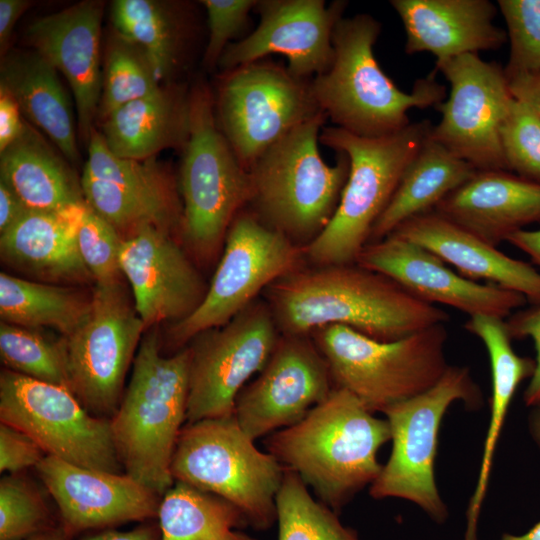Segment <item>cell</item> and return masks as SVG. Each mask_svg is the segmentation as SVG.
Listing matches in <instances>:
<instances>
[{
    "mask_svg": "<svg viewBox=\"0 0 540 540\" xmlns=\"http://www.w3.org/2000/svg\"><path fill=\"white\" fill-rule=\"evenodd\" d=\"M310 337L328 364L334 387L350 392L372 413L427 391L449 367L445 323L388 342L343 325L321 327Z\"/></svg>",
    "mask_w": 540,
    "mask_h": 540,
    "instance_id": "ba28073f",
    "label": "cell"
},
{
    "mask_svg": "<svg viewBox=\"0 0 540 540\" xmlns=\"http://www.w3.org/2000/svg\"><path fill=\"white\" fill-rule=\"evenodd\" d=\"M82 205L65 212L28 210L1 233L2 260L20 271L52 281L76 282L92 277L76 241L77 215Z\"/></svg>",
    "mask_w": 540,
    "mask_h": 540,
    "instance_id": "484cf974",
    "label": "cell"
},
{
    "mask_svg": "<svg viewBox=\"0 0 540 540\" xmlns=\"http://www.w3.org/2000/svg\"><path fill=\"white\" fill-rule=\"evenodd\" d=\"M58 523L41 491L23 472L1 477L0 540H24Z\"/></svg>",
    "mask_w": 540,
    "mask_h": 540,
    "instance_id": "ab89813d",
    "label": "cell"
},
{
    "mask_svg": "<svg viewBox=\"0 0 540 540\" xmlns=\"http://www.w3.org/2000/svg\"><path fill=\"white\" fill-rule=\"evenodd\" d=\"M111 18L116 34L144 54L157 81L169 77L177 63L179 34L166 6L152 0H116Z\"/></svg>",
    "mask_w": 540,
    "mask_h": 540,
    "instance_id": "836d02e7",
    "label": "cell"
},
{
    "mask_svg": "<svg viewBox=\"0 0 540 540\" xmlns=\"http://www.w3.org/2000/svg\"><path fill=\"white\" fill-rule=\"evenodd\" d=\"M85 540H160V528L158 522L146 521L129 531L106 529Z\"/></svg>",
    "mask_w": 540,
    "mask_h": 540,
    "instance_id": "816d5d0a",
    "label": "cell"
},
{
    "mask_svg": "<svg viewBox=\"0 0 540 540\" xmlns=\"http://www.w3.org/2000/svg\"><path fill=\"white\" fill-rule=\"evenodd\" d=\"M0 422L29 435L46 455L90 469L124 471L110 419L92 415L66 387L4 369Z\"/></svg>",
    "mask_w": 540,
    "mask_h": 540,
    "instance_id": "5bb4252c",
    "label": "cell"
},
{
    "mask_svg": "<svg viewBox=\"0 0 540 540\" xmlns=\"http://www.w3.org/2000/svg\"><path fill=\"white\" fill-rule=\"evenodd\" d=\"M103 3L82 1L35 19L26 39L68 81L76 104L79 134L87 144L95 129L102 94L100 34Z\"/></svg>",
    "mask_w": 540,
    "mask_h": 540,
    "instance_id": "7402d4cb",
    "label": "cell"
},
{
    "mask_svg": "<svg viewBox=\"0 0 540 540\" xmlns=\"http://www.w3.org/2000/svg\"><path fill=\"white\" fill-rule=\"evenodd\" d=\"M75 537L59 521L54 527L24 540H74Z\"/></svg>",
    "mask_w": 540,
    "mask_h": 540,
    "instance_id": "db71d44e",
    "label": "cell"
},
{
    "mask_svg": "<svg viewBox=\"0 0 540 540\" xmlns=\"http://www.w3.org/2000/svg\"><path fill=\"white\" fill-rule=\"evenodd\" d=\"M433 211L497 247L540 222V183L507 170H478Z\"/></svg>",
    "mask_w": 540,
    "mask_h": 540,
    "instance_id": "cb8c5ba5",
    "label": "cell"
},
{
    "mask_svg": "<svg viewBox=\"0 0 540 540\" xmlns=\"http://www.w3.org/2000/svg\"><path fill=\"white\" fill-rule=\"evenodd\" d=\"M26 0H0V48L5 53L18 18L29 7Z\"/></svg>",
    "mask_w": 540,
    "mask_h": 540,
    "instance_id": "f907efd6",
    "label": "cell"
},
{
    "mask_svg": "<svg viewBox=\"0 0 540 540\" xmlns=\"http://www.w3.org/2000/svg\"><path fill=\"white\" fill-rule=\"evenodd\" d=\"M334 389L310 336L282 335L258 376L239 393L234 417L254 441L300 421Z\"/></svg>",
    "mask_w": 540,
    "mask_h": 540,
    "instance_id": "e0dca14e",
    "label": "cell"
},
{
    "mask_svg": "<svg viewBox=\"0 0 540 540\" xmlns=\"http://www.w3.org/2000/svg\"><path fill=\"white\" fill-rule=\"evenodd\" d=\"M304 248L264 224L248 208L233 220L200 305L169 330L178 351L198 334L230 321L271 284L305 265Z\"/></svg>",
    "mask_w": 540,
    "mask_h": 540,
    "instance_id": "8fae6325",
    "label": "cell"
},
{
    "mask_svg": "<svg viewBox=\"0 0 540 540\" xmlns=\"http://www.w3.org/2000/svg\"><path fill=\"white\" fill-rule=\"evenodd\" d=\"M511 338L530 337L535 346V369L523 395L525 404L533 407L540 402V306L518 310L505 321Z\"/></svg>",
    "mask_w": 540,
    "mask_h": 540,
    "instance_id": "bcb514c9",
    "label": "cell"
},
{
    "mask_svg": "<svg viewBox=\"0 0 540 540\" xmlns=\"http://www.w3.org/2000/svg\"><path fill=\"white\" fill-rule=\"evenodd\" d=\"M13 96L0 86V152L15 142L24 132L26 124Z\"/></svg>",
    "mask_w": 540,
    "mask_h": 540,
    "instance_id": "7dc6e473",
    "label": "cell"
},
{
    "mask_svg": "<svg viewBox=\"0 0 540 540\" xmlns=\"http://www.w3.org/2000/svg\"><path fill=\"white\" fill-rule=\"evenodd\" d=\"M456 401L477 410L482 407L483 395L468 367L449 365L433 387L383 412L390 427L392 450L370 485L371 497L408 500L438 523L447 519L434 464L442 419Z\"/></svg>",
    "mask_w": 540,
    "mask_h": 540,
    "instance_id": "30bf717a",
    "label": "cell"
},
{
    "mask_svg": "<svg viewBox=\"0 0 540 540\" xmlns=\"http://www.w3.org/2000/svg\"><path fill=\"white\" fill-rule=\"evenodd\" d=\"M501 540H540V521L522 535H503Z\"/></svg>",
    "mask_w": 540,
    "mask_h": 540,
    "instance_id": "9f6ffc18",
    "label": "cell"
},
{
    "mask_svg": "<svg viewBox=\"0 0 540 540\" xmlns=\"http://www.w3.org/2000/svg\"><path fill=\"white\" fill-rule=\"evenodd\" d=\"M500 139L508 170L540 183V116L537 112L513 97L501 124Z\"/></svg>",
    "mask_w": 540,
    "mask_h": 540,
    "instance_id": "60d3db41",
    "label": "cell"
},
{
    "mask_svg": "<svg viewBox=\"0 0 540 540\" xmlns=\"http://www.w3.org/2000/svg\"><path fill=\"white\" fill-rule=\"evenodd\" d=\"M338 515L310 494L296 472L285 468L276 496L278 540H361Z\"/></svg>",
    "mask_w": 540,
    "mask_h": 540,
    "instance_id": "d590c367",
    "label": "cell"
},
{
    "mask_svg": "<svg viewBox=\"0 0 540 540\" xmlns=\"http://www.w3.org/2000/svg\"><path fill=\"white\" fill-rule=\"evenodd\" d=\"M0 86L21 112L70 161L78 159L72 110L58 71L36 51L10 52L1 63Z\"/></svg>",
    "mask_w": 540,
    "mask_h": 540,
    "instance_id": "83f0119b",
    "label": "cell"
},
{
    "mask_svg": "<svg viewBox=\"0 0 540 540\" xmlns=\"http://www.w3.org/2000/svg\"><path fill=\"white\" fill-rule=\"evenodd\" d=\"M90 299L69 288L0 273V316L3 322L36 329L51 327L69 336L88 313Z\"/></svg>",
    "mask_w": 540,
    "mask_h": 540,
    "instance_id": "d6a6232c",
    "label": "cell"
},
{
    "mask_svg": "<svg viewBox=\"0 0 540 540\" xmlns=\"http://www.w3.org/2000/svg\"><path fill=\"white\" fill-rule=\"evenodd\" d=\"M87 205L118 232L129 233L143 225L170 231L179 228L182 204L146 196L83 172L80 180Z\"/></svg>",
    "mask_w": 540,
    "mask_h": 540,
    "instance_id": "e575fe53",
    "label": "cell"
},
{
    "mask_svg": "<svg viewBox=\"0 0 540 540\" xmlns=\"http://www.w3.org/2000/svg\"><path fill=\"white\" fill-rule=\"evenodd\" d=\"M450 84L446 101L435 109L441 120L429 137L476 170H508L500 128L513 98L504 69L478 54L436 62Z\"/></svg>",
    "mask_w": 540,
    "mask_h": 540,
    "instance_id": "2e32d148",
    "label": "cell"
},
{
    "mask_svg": "<svg viewBox=\"0 0 540 540\" xmlns=\"http://www.w3.org/2000/svg\"><path fill=\"white\" fill-rule=\"evenodd\" d=\"M280 337L265 300L191 341L186 423L234 416L247 381L269 360Z\"/></svg>",
    "mask_w": 540,
    "mask_h": 540,
    "instance_id": "9a60e30c",
    "label": "cell"
},
{
    "mask_svg": "<svg viewBox=\"0 0 540 540\" xmlns=\"http://www.w3.org/2000/svg\"><path fill=\"white\" fill-rule=\"evenodd\" d=\"M432 125L429 120L413 122L380 138L359 137L335 126L322 128L319 142L346 154L350 169L331 221L303 247L306 261L313 265L356 262Z\"/></svg>",
    "mask_w": 540,
    "mask_h": 540,
    "instance_id": "8992f818",
    "label": "cell"
},
{
    "mask_svg": "<svg viewBox=\"0 0 540 540\" xmlns=\"http://www.w3.org/2000/svg\"><path fill=\"white\" fill-rule=\"evenodd\" d=\"M285 468L261 451L234 416L186 423L172 461L174 482L217 495L235 505L256 530L277 520L276 496Z\"/></svg>",
    "mask_w": 540,
    "mask_h": 540,
    "instance_id": "9c48e42d",
    "label": "cell"
},
{
    "mask_svg": "<svg viewBox=\"0 0 540 540\" xmlns=\"http://www.w3.org/2000/svg\"><path fill=\"white\" fill-rule=\"evenodd\" d=\"M477 171L428 134L375 222L368 243L384 239L412 217L433 211L441 200Z\"/></svg>",
    "mask_w": 540,
    "mask_h": 540,
    "instance_id": "f1b7e54d",
    "label": "cell"
},
{
    "mask_svg": "<svg viewBox=\"0 0 540 540\" xmlns=\"http://www.w3.org/2000/svg\"><path fill=\"white\" fill-rule=\"evenodd\" d=\"M381 29L367 13L341 18L332 35L333 63L311 79L314 97L333 126L359 137L395 134L411 123L410 109L435 108L446 98L436 71L418 79L409 93L396 86L374 54Z\"/></svg>",
    "mask_w": 540,
    "mask_h": 540,
    "instance_id": "3957f363",
    "label": "cell"
},
{
    "mask_svg": "<svg viewBox=\"0 0 540 540\" xmlns=\"http://www.w3.org/2000/svg\"><path fill=\"white\" fill-rule=\"evenodd\" d=\"M190 357L188 346L164 355L156 329L147 333L110 419L124 473L160 496L174 484L171 461L186 421Z\"/></svg>",
    "mask_w": 540,
    "mask_h": 540,
    "instance_id": "277c9868",
    "label": "cell"
},
{
    "mask_svg": "<svg viewBox=\"0 0 540 540\" xmlns=\"http://www.w3.org/2000/svg\"><path fill=\"white\" fill-rule=\"evenodd\" d=\"M467 540H475L473 535H468Z\"/></svg>",
    "mask_w": 540,
    "mask_h": 540,
    "instance_id": "6f0895ef",
    "label": "cell"
},
{
    "mask_svg": "<svg viewBox=\"0 0 540 540\" xmlns=\"http://www.w3.org/2000/svg\"><path fill=\"white\" fill-rule=\"evenodd\" d=\"M391 234L425 248L469 280L488 281L520 293L527 302L540 306L537 269L504 254L435 211L406 220Z\"/></svg>",
    "mask_w": 540,
    "mask_h": 540,
    "instance_id": "d4e9b609",
    "label": "cell"
},
{
    "mask_svg": "<svg viewBox=\"0 0 540 540\" xmlns=\"http://www.w3.org/2000/svg\"><path fill=\"white\" fill-rule=\"evenodd\" d=\"M213 102L218 127L247 171L268 148L324 113L311 80L266 58L223 72Z\"/></svg>",
    "mask_w": 540,
    "mask_h": 540,
    "instance_id": "7c38bea8",
    "label": "cell"
},
{
    "mask_svg": "<svg viewBox=\"0 0 540 540\" xmlns=\"http://www.w3.org/2000/svg\"><path fill=\"white\" fill-rule=\"evenodd\" d=\"M0 176L29 210L65 212L85 202L81 184L27 125L0 152Z\"/></svg>",
    "mask_w": 540,
    "mask_h": 540,
    "instance_id": "f546056e",
    "label": "cell"
},
{
    "mask_svg": "<svg viewBox=\"0 0 540 540\" xmlns=\"http://www.w3.org/2000/svg\"><path fill=\"white\" fill-rule=\"evenodd\" d=\"M347 6L344 0H258L257 27L229 44L217 67L225 72L281 54L293 76L311 80L333 63L332 35Z\"/></svg>",
    "mask_w": 540,
    "mask_h": 540,
    "instance_id": "ac0fdd59",
    "label": "cell"
},
{
    "mask_svg": "<svg viewBox=\"0 0 540 540\" xmlns=\"http://www.w3.org/2000/svg\"><path fill=\"white\" fill-rule=\"evenodd\" d=\"M356 263L393 279L422 301L444 304L470 317L504 319L527 303L520 293L455 273L435 254L393 234L366 244Z\"/></svg>",
    "mask_w": 540,
    "mask_h": 540,
    "instance_id": "44dd1931",
    "label": "cell"
},
{
    "mask_svg": "<svg viewBox=\"0 0 540 540\" xmlns=\"http://www.w3.org/2000/svg\"><path fill=\"white\" fill-rule=\"evenodd\" d=\"M46 456L42 448L26 433L0 422V471L20 473L36 467Z\"/></svg>",
    "mask_w": 540,
    "mask_h": 540,
    "instance_id": "f6af8a7d",
    "label": "cell"
},
{
    "mask_svg": "<svg viewBox=\"0 0 540 540\" xmlns=\"http://www.w3.org/2000/svg\"><path fill=\"white\" fill-rule=\"evenodd\" d=\"M263 293L282 335L310 336L343 325L388 342L449 320L444 310L356 262L304 265Z\"/></svg>",
    "mask_w": 540,
    "mask_h": 540,
    "instance_id": "6da1fadb",
    "label": "cell"
},
{
    "mask_svg": "<svg viewBox=\"0 0 540 540\" xmlns=\"http://www.w3.org/2000/svg\"><path fill=\"white\" fill-rule=\"evenodd\" d=\"M321 113L268 148L249 169L247 208L264 224L302 247L331 221L348 179L350 163L338 152L335 165L321 157L318 142L327 120Z\"/></svg>",
    "mask_w": 540,
    "mask_h": 540,
    "instance_id": "5b68a950",
    "label": "cell"
},
{
    "mask_svg": "<svg viewBox=\"0 0 540 540\" xmlns=\"http://www.w3.org/2000/svg\"><path fill=\"white\" fill-rule=\"evenodd\" d=\"M189 93L176 87L162 88L129 102L102 123L100 132L116 156L146 160L169 147L183 148L189 132Z\"/></svg>",
    "mask_w": 540,
    "mask_h": 540,
    "instance_id": "4316f807",
    "label": "cell"
},
{
    "mask_svg": "<svg viewBox=\"0 0 540 540\" xmlns=\"http://www.w3.org/2000/svg\"><path fill=\"white\" fill-rule=\"evenodd\" d=\"M145 330L119 280L96 284L85 318L61 338L70 390L92 415L116 412Z\"/></svg>",
    "mask_w": 540,
    "mask_h": 540,
    "instance_id": "4fadbf2b",
    "label": "cell"
},
{
    "mask_svg": "<svg viewBox=\"0 0 540 540\" xmlns=\"http://www.w3.org/2000/svg\"><path fill=\"white\" fill-rule=\"evenodd\" d=\"M60 523L74 536L157 518L162 496L126 473L74 465L46 455L35 467Z\"/></svg>",
    "mask_w": 540,
    "mask_h": 540,
    "instance_id": "d6986e66",
    "label": "cell"
},
{
    "mask_svg": "<svg viewBox=\"0 0 540 540\" xmlns=\"http://www.w3.org/2000/svg\"><path fill=\"white\" fill-rule=\"evenodd\" d=\"M506 78L512 96L527 103L540 116V71Z\"/></svg>",
    "mask_w": 540,
    "mask_h": 540,
    "instance_id": "c3c4849f",
    "label": "cell"
},
{
    "mask_svg": "<svg viewBox=\"0 0 540 540\" xmlns=\"http://www.w3.org/2000/svg\"><path fill=\"white\" fill-rule=\"evenodd\" d=\"M181 238L198 261L223 249L236 216L249 205L251 179L218 127L213 96L204 83L189 93V132L179 174Z\"/></svg>",
    "mask_w": 540,
    "mask_h": 540,
    "instance_id": "52a82bcc",
    "label": "cell"
},
{
    "mask_svg": "<svg viewBox=\"0 0 540 540\" xmlns=\"http://www.w3.org/2000/svg\"><path fill=\"white\" fill-rule=\"evenodd\" d=\"M464 328L477 336L489 354L492 379L490 419L483 446L477 484L473 492L468 517L475 523L488 487V481L499 435L519 384L532 376L535 360L521 357L511 345V336L504 319L491 315L471 316Z\"/></svg>",
    "mask_w": 540,
    "mask_h": 540,
    "instance_id": "4dcf8cb0",
    "label": "cell"
},
{
    "mask_svg": "<svg viewBox=\"0 0 540 540\" xmlns=\"http://www.w3.org/2000/svg\"><path fill=\"white\" fill-rule=\"evenodd\" d=\"M405 35V52H428L436 62L482 50H497L507 33L493 19L498 6L489 0H392Z\"/></svg>",
    "mask_w": 540,
    "mask_h": 540,
    "instance_id": "603a6c76",
    "label": "cell"
},
{
    "mask_svg": "<svg viewBox=\"0 0 540 540\" xmlns=\"http://www.w3.org/2000/svg\"><path fill=\"white\" fill-rule=\"evenodd\" d=\"M258 0H202L208 15L209 37L203 62L207 69L218 66L219 60L232 40L249 23V14Z\"/></svg>",
    "mask_w": 540,
    "mask_h": 540,
    "instance_id": "ee69618b",
    "label": "cell"
},
{
    "mask_svg": "<svg viewBox=\"0 0 540 540\" xmlns=\"http://www.w3.org/2000/svg\"><path fill=\"white\" fill-rule=\"evenodd\" d=\"M157 520L160 540H257L239 530L249 524L235 505L182 482L162 496Z\"/></svg>",
    "mask_w": 540,
    "mask_h": 540,
    "instance_id": "1f68e13d",
    "label": "cell"
},
{
    "mask_svg": "<svg viewBox=\"0 0 540 540\" xmlns=\"http://www.w3.org/2000/svg\"><path fill=\"white\" fill-rule=\"evenodd\" d=\"M76 241L80 256L96 284L119 280V232L85 202L78 211Z\"/></svg>",
    "mask_w": 540,
    "mask_h": 540,
    "instance_id": "7bdbcfd3",
    "label": "cell"
},
{
    "mask_svg": "<svg viewBox=\"0 0 540 540\" xmlns=\"http://www.w3.org/2000/svg\"><path fill=\"white\" fill-rule=\"evenodd\" d=\"M160 89L144 54L118 35L107 51L98 118Z\"/></svg>",
    "mask_w": 540,
    "mask_h": 540,
    "instance_id": "f35d334b",
    "label": "cell"
},
{
    "mask_svg": "<svg viewBox=\"0 0 540 540\" xmlns=\"http://www.w3.org/2000/svg\"><path fill=\"white\" fill-rule=\"evenodd\" d=\"M529 433L540 449V402L532 407L528 418Z\"/></svg>",
    "mask_w": 540,
    "mask_h": 540,
    "instance_id": "11a10c76",
    "label": "cell"
},
{
    "mask_svg": "<svg viewBox=\"0 0 540 540\" xmlns=\"http://www.w3.org/2000/svg\"><path fill=\"white\" fill-rule=\"evenodd\" d=\"M391 439L388 421L354 395L334 387L297 423L268 435L265 449L296 472L337 514L379 476L377 454Z\"/></svg>",
    "mask_w": 540,
    "mask_h": 540,
    "instance_id": "7a4b0ae2",
    "label": "cell"
},
{
    "mask_svg": "<svg viewBox=\"0 0 540 540\" xmlns=\"http://www.w3.org/2000/svg\"><path fill=\"white\" fill-rule=\"evenodd\" d=\"M28 210L13 190L0 180V233L13 226Z\"/></svg>",
    "mask_w": 540,
    "mask_h": 540,
    "instance_id": "681fc988",
    "label": "cell"
},
{
    "mask_svg": "<svg viewBox=\"0 0 540 540\" xmlns=\"http://www.w3.org/2000/svg\"><path fill=\"white\" fill-rule=\"evenodd\" d=\"M170 231L143 225L123 238L119 265L146 329L185 319L202 302L205 286L198 270Z\"/></svg>",
    "mask_w": 540,
    "mask_h": 540,
    "instance_id": "ffe728a7",
    "label": "cell"
},
{
    "mask_svg": "<svg viewBox=\"0 0 540 540\" xmlns=\"http://www.w3.org/2000/svg\"><path fill=\"white\" fill-rule=\"evenodd\" d=\"M83 172L146 196L179 201L172 181L154 158L134 160L116 156L96 129L88 142Z\"/></svg>",
    "mask_w": 540,
    "mask_h": 540,
    "instance_id": "74e56055",
    "label": "cell"
},
{
    "mask_svg": "<svg viewBox=\"0 0 540 540\" xmlns=\"http://www.w3.org/2000/svg\"><path fill=\"white\" fill-rule=\"evenodd\" d=\"M507 242L525 252L532 262L540 267V229L519 230L510 235Z\"/></svg>",
    "mask_w": 540,
    "mask_h": 540,
    "instance_id": "f5cc1de1",
    "label": "cell"
},
{
    "mask_svg": "<svg viewBox=\"0 0 540 540\" xmlns=\"http://www.w3.org/2000/svg\"><path fill=\"white\" fill-rule=\"evenodd\" d=\"M510 43L506 77L540 71V0H498Z\"/></svg>",
    "mask_w": 540,
    "mask_h": 540,
    "instance_id": "b9f144b4",
    "label": "cell"
},
{
    "mask_svg": "<svg viewBox=\"0 0 540 540\" xmlns=\"http://www.w3.org/2000/svg\"><path fill=\"white\" fill-rule=\"evenodd\" d=\"M0 356L8 370L70 390L62 339L52 341L36 329L2 321Z\"/></svg>",
    "mask_w": 540,
    "mask_h": 540,
    "instance_id": "8d00e7d4",
    "label": "cell"
}]
</instances>
